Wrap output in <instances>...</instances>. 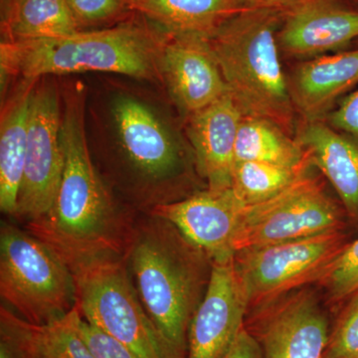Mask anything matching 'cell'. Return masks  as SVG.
Instances as JSON below:
<instances>
[{"mask_svg":"<svg viewBox=\"0 0 358 358\" xmlns=\"http://www.w3.org/2000/svg\"><path fill=\"white\" fill-rule=\"evenodd\" d=\"M31 83L24 90L2 117L0 128V209L14 217L27 154Z\"/></svg>","mask_w":358,"mask_h":358,"instance_id":"ffe728a7","label":"cell"},{"mask_svg":"<svg viewBox=\"0 0 358 358\" xmlns=\"http://www.w3.org/2000/svg\"><path fill=\"white\" fill-rule=\"evenodd\" d=\"M336 300L358 292V240L345 247L320 278Z\"/></svg>","mask_w":358,"mask_h":358,"instance_id":"d4e9b609","label":"cell"},{"mask_svg":"<svg viewBox=\"0 0 358 358\" xmlns=\"http://www.w3.org/2000/svg\"><path fill=\"white\" fill-rule=\"evenodd\" d=\"M264 310L245 324L263 358H326L331 327L312 293L301 292Z\"/></svg>","mask_w":358,"mask_h":358,"instance_id":"8fae6325","label":"cell"},{"mask_svg":"<svg viewBox=\"0 0 358 358\" xmlns=\"http://www.w3.org/2000/svg\"><path fill=\"white\" fill-rule=\"evenodd\" d=\"M338 207L322 186L306 174L273 199L246 206L235 239V252L336 232Z\"/></svg>","mask_w":358,"mask_h":358,"instance_id":"ba28073f","label":"cell"},{"mask_svg":"<svg viewBox=\"0 0 358 358\" xmlns=\"http://www.w3.org/2000/svg\"><path fill=\"white\" fill-rule=\"evenodd\" d=\"M235 159L289 169H307L308 155L296 140L274 122L243 115L238 129Z\"/></svg>","mask_w":358,"mask_h":358,"instance_id":"7402d4cb","label":"cell"},{"mask_svg":"<svg viewBox=\"0 0 358 358\" xmlns=\"http://www.w3.org/2000/svg\"><path fill=\"white\" fill-rule=\"evenodd\" d=\"M223 358H263V355L257 339L244 327Z\"/></svg>","mask_w":358,"mask_h":358,"instance_id":"4dcf8cb0","label":"cell"},{"mask_svg":"<svg viewBox=\"0 0 358 358\" xmlns=\"http://www.w3.org/2000/svg\"><path fill=\"white\" fill-rule=\"evenodd\" d=\"M129 275L167 358H187L190 322L203 299L210 260L166 219H136L124 254Z\"/></svg>","mask_w":358,"mask_h":358,"instance_id":"7a4b0ae2","label":"cell"},{"mask_svg":"<svg viewBox=\"0 0 358 358\" xmlns=\"http://www.w3.org/2000/svg\"><path fill=\"white\" fill-rule=\"evenodd\" d=\"M230 94L190 115L187 134L196 169L213 192L232 187L235 148L243 117Z\"/></svg>","mask_w":358,"mask_h":358,"instance_id":"2e32d148","label":"cell"},{"mask_svg":"<svg viewBox=\"0 0 358 358\" xmlns=\"http://www.w3.org/2000/svg\"><path fill=\"white\" fill-rule=\"evenodd\" d=\"M127 7L141 14L166 36L209 37L224 20L239 10L235 0H126Z\"/></svg>","mask_w":358,"mask_h":358,"instance_id":"d6986e66","label":"cell"},{"mask_svg":"<svg viewBox=\"0 0 358 358\" xmlns=\"http://www.w3.org/2000/svg\"><path fill=\"white\" fill-rule=\"evenodd\" d=\"M80 313L75 307L63 319L44 326L20 317L21 333L31 358H96L78 329Z\"/></svg>","mask_w":358,"mask_h":358,"instance_id":"603a6c76","label":"cell"},{"mask_svg":"<svg viewBox=\"0 0 358 358\" xmlns=\"http://www.w3.org/2000/svg\"><path fill=\"white\" fill-rule=\"evenodd\" d=\"M329 122L334 128L352 134L358 140V90L329 115Z\"/></svg>","mask_w":358,"mask_h":358,"instance_id":"f546056e","label":"cell"},{"mask_svg":"<svg viewBox=\"0 0 358 358\" xmlns=\"http://www.w3.org/2000/svg\"><path fill=\"white\" fill-rule=\"evenodd\" d=\"M249 303L234 259L212 262L203 299L187 334V358H223L245 327Z\"/></svg>","mask_w":358,"mask_h":358,"instance_id":"7c38bea8","label":"cell"},{"mask_svg":"<svg viewBox=\"0 0 358 358\" xmlns=\"http://www.w3.org/2000/svg\"><path fill=\"white\" fill-rule=\"evenodd\" d=\"M113 115L124 162L140 187L143 214L169 203L166 187L182 171V157L173 136L145 103L120 96Z\"/></svg>","mask_w":358,"mask_h":358,"instance_id":"9c48e42d","label":"cell"},{"mask_svg":"<svg viewBox=\"0 0 358 358\" xmlns=\"http://www.w3.org/2000/svg\"><path fill=\"white\" fill-rule=\"evenodd\" d=\"M167 36L152 24L131 20L98 31L56 38L2 42L1 74L20 75L33 83L47 75L108 72L138 80L159 74Z\"/></svg>","mask_w":358,"mask_h":358,"instance_id":"3957f363","label":"cell"},{"mask_svg":"<svg viewBox=\"0 0 358 358\" xmlns=\"http://www.w3.org/2000/svg\"><path fill=\"white\" fill-rule=\"evenodd\" d=\"M343 248V236L336 231L237 252L235 268L249 307L320 280Z\"/></svg>","mask_w":358,"mask_h":358,"instance_id":"52a82bcc","label":"cell"},{"mask_svg":"<svg viewBox=\"0 0 358 358\" xmlns=\"http://www.w3.org/2000/svg\"><path fill=\"white\" fill-rule=\"evenodd\" d=\"M303 0H235L237 8L241 9H275L286 10Z\"/></svg>","mask_w":358,"mask_h":358,"instance_id":"1f68e13d","label":"cell"},{"mask_svg":"<svg viewBox=\"0 0 358 358\" xmlns=\"http://www.w3.org/2000/svg\"><path fill=\"white\" fill-rule=\"evenodd\" d=\"M358 38V10L338 0H303L282 11L278 43L294 57L336 50Z\"/></svg>","mask_w":358,"mask_h":358,"instance_id":"9a60e30c","label":"cell"},{"mask_svg":"<svg viewBox=\"0 0 358 358\" xmlns=\"http://www.w3.org/2000/svg\"><path fill=\"white\" fill-rule=\"evenodd\" d=\"M357 83L358 49L307 61L288 81L294 110L306 121H320L334 101Z\"/></svg>","mask_w":358,"mask_h":358,"instance_id":"e0dca14e","label":"cell"},{"mask_svg":"<svg viewBox=\"0 0 358 358\" xmlns=\"http://www.w3.org/2000/svg\"><path fill=\"white\" fill-rule=\"evenodd\" d=\"M245 208L246 205L229 188L197 192L185 199L159 205L150 213L173 223L211 262H225L236 254L235 239Z\"/></svg>","mask_w":358,"mask_h":358,"instance_id":"4fadbf2b","label":"cell"},{"mask_svg":"<svg viewBox=\"0 0 358 358\" xmlns=\"http://www.w3.org/2000/svg\"><path fill=\"white\" fill-rule=\"evenodd\" d=\"M64 167L55 201L46 215L24 228L71 268L110 256H124L136 218L120 208L96 171L84 127V103L76 94L62 117Z\"/></svg>","mask_w":358,"mask_h":358,"instance_id":"6da1fadb","label":"cell"},{"mask_svg":"<svg viewBox=\"0 0 358 358\" xmlns=\"http://www.w3.org/2000/svg\"><path fill=\"white\" fill-rule=\"evenodd\" d=\"M78 24H94L115 17L127 7L126 0H66Z\"/></svg>","mask_w":358,"mask_h":358,"instance_id":"83f0119b","label":"cell"},{"mask_svg":"<svg viewBox=\"0 0 358 358\" xmlns=\"http://www.w3.org/2000/svg\"><path fill=\"white\" fill-rule=\"evenodd\" d=\"M77 326L82 338L96 358H136L128 348L85 320L81 315Z\"/></svg>","mask_w":358,"mask_h":358,"instance_id":"f1b7e54d","label":"cell"},{"mask_svg":"<svg viewBox=\"0 0 358 358\" xmlns=\"http://www.w3.org/2000/svg\"><path fill=\"white\" fill-rule=\"evenodd\" d=\"M0 358H31L20 329V317L2 303L0 308Z\"/></svg>","mask_w":358,"mask_h":358,"instance_id":"4316f807","label":"cell"},{"mask_svg":"<svg viewBox=\"0 0 358 358\" xmlns=\"http://www.w3.org/2000/svg\"><path fill=\"white\" fill-rule=\"evenodd\" d=\"M282 10L241 9L209 36L228 91L242 114L274 122L291 134L294 105L279 56Z\"/></svg>","mask_w":358,"mask_h":358,"instance_id":"277c9868","label":"cell"},{"mask_svg":"<svg viewBox=\"0 0 358 358\" xmlns=\"http://www.w3.org/2000/svg\"><path fill=\"white\" fill-rule=\"evenodd\" d=\"M61 128L55 89L32 91L24 174L13 217L23 225L43 217L55 201L64 167Z\"/></svg>","mask_w":358,"mask_h":358,"instance_id":"30bf717a","label":"cell"},{"mask_svg":"<svg viewBox=\"0 0 358 358\" xmlns=\"http://www.w3.org/2000/svg\"><path fill=\"white\" fill-rule=\"evenodd\" d=\"M296 141L333 185L345 208L358 214V145L320 121H306Z\"/></svg>","mask_w":358,"mask_h":358,"instance_id":"ac0fdd59","label":"cell"},{"mask_svg":"<svg viewBox=\"0 0 358 358\" xmlns=\"http://www.w3.org/2000/svg\"><path fill=\"white\" fill-rule=\"evenodd\" d=\"M326 358H358V292L331 329Z\"/></svg>","mask_w":358,"mask_h":358,"instance_id":"484cf974","label":"cell"},{"mask_svg":"<svg viewBox=\"0 0 358 358\" xmlns=\"http://www.w3.org/2000/svg\"><path fill=\"white\" fill-rule=\"evenodd\" d=\"M80 315L136 358H167L141 305L124 256L96 259L72 270Z\"/></svg>","mask_w":358,"mask_h":358,"instance_id":"8992f818","label":"cell"},{"mask_svg":"<svg viewBox=\"0 0 358 358\" xmlns=\"http://www.w3.org/2000/svg\"><path fill=\"white\" fill-rule=\"evenodd\" d=\"M7 41L56 38L80 31L66 0H1Z\"/></svg>","mask_w":358,"mask_h":358,"instance_id":"44dd1931","label":"cell"},{"mask_svg":"<svg viewBox=\"0 0 358 358\" xmlns=\"http://www.w3.org/2000/svg\"><path fill=\"white\" fill-rule=\"evenodd\" d=\"M305 171L265 162H239L235 164L231 188L246 206H251L273 199Z\"/></svg>","mask_w":358,"mask_h":358,"instance_id":"cb8c5ba5","label":"cell"},{"mask_svg":"<svg viewBox=\"0 0 358 358\" xmlns=\"http://www.w3.org/2000/svg\"><path fill=\"white\" fill-rule=\"evenodd\" d=\"M0 296L23 320L44 326L63 319L75 308L74 275L38 238L2 221Z\"/></svg>","mask_w":358,"mask_h":358,"instance_id":"5b68a950","label":"cell"},{"mask_svg":"<svg viewBox=\"0 0 358 358\" xmlns=\"http://www.w3.org/2000/svg\"><path fill=\"white\" fill-rule=\"evenodd\" d=\"M209 37L167 36L159 58V74L181 110L189 115L229 94Z\"/></svg>","mask_w":358,"mask_h":358,"instance_id":"5bb4252c","label":"cell"}]
</instances>
